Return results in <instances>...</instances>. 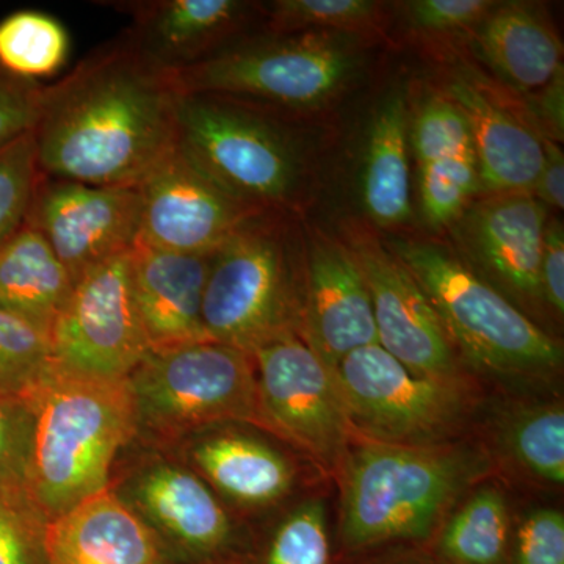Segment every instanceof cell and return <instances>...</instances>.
Returning a JSON list of instances; mask_svg holds the SVG:
<instances>
[{
    "label": "cell",
    "mask_w": 564,
    "mask_h": 564,
    "mask_svg": "<svg viewBox=\"0 0 564 564\" xmlns=\"http://www.w3.org/2000/svg\"><path fill=\"white\" fill-rule=\"evenodd\" d=\"M113 7L132 18L122 35L148 61L173 74L242 43L236 39L254 10L239 0H131Z\"/></svg>",
    "instance_id": "cell-17"
},
{
    "label": "cell",
    "mask_w": 564,
    "mask_h": 564,
    "mask_svg": "<svg viewBox=\"0 0 564 564\" xmlns=\"http://www.w3.org/2000/svg\"><path fill=\"white\" fill-rule=\"evenodd\" d=\"M281 214L256 215L212 254L203 321L214 343L252 356L302 337L306 251Z\"/></svg>",
    "instance_id": "cell-5"
},
{
    "label": "cell",
    "mask_w": 564,
    "mask_h": 564,
    "mask_svg": "<svg viewBox=\"0 0 564 564\" xmlns=\"http://www.w3.org/2000/svg\"><path fill=\"white\" fill-rule=\"evenodd\" d=\"M532 195L551 209L564 207V155L555 141L544 139V163Z\"/></svg>",
    "instance_id": "cell-41"
},
{
    "label": "cell",
    "mask_w": 564,
    "mask_h": 564,
    "mask_svg": "<svg viewBox=\"0 0 564 564\" xmlns=\"http://www.w3.org/2000/svg\"><path fill=\"white\" fill-rule=\"evenodd\" d=\"M74 281L47 240L31 225L0 248V311L51 334Z\"/></svg>",
    "instance_id": "cell-23"
},
{
    "label": "cell",
    "mask_w": 564,
    "mask_h": 564,
    "mask_svg": "<svg viewBox=\"0 0 564 564\" xmlns=\"http://www.w3.org/2000/svg\"><path fill=\"white\" fill-rule=\"evenodd\" d=\"M344 243L369 289L378 344L415 373L463 381L458 355L432 303L403 262L364 226H348Z\"/></svg>",
    "instance_id": "cell-14"
},
{
    "label": "cell",
    "mask_w": 564,
    "mask_h": 564,
    "mask_svg": "<svg viewBox=\"0 0 564 564\" xmlns=\"http://www.w3.org/2000/svg\"><path fill=\"white\" fill-rule=\"evenodd\" d=\"M444 564V563H443Z\"/></svg>",
    "instance_id": "cell-43"
},
{
    "label": "cell",
    "mask_w": 564,
    "mask_h": 564,
    "mask_svg": "<svg viewBox=\"0 0 564 564\" xmlns=\"http://www.w3.org/2000/svg\"><path fill=\"white\" fill-rule=\"evenodd\" d=\"M541 292L545 307L562 321L564 314V228L556 217L547 220L541 254Z\"/></svg>",
    "instance_id": "cell-40"
},
{
    "label": "cell",
    "mask_w": 564,
    "mask_h": 564,
    "mask_svg": "<svg viewBox=\"0 0 564 564\" xmlns=\"http://www.w3.org/2000/svg\"><path fill=\"white\" fill-rule=\"evenodd\" d=\"M252 359L263 426L328 469L340 467L355 432L332 370L300 336L263 345Z\"/></svg>",
    "instance_id": "cell-11"
},
{
    "label": "cell",
    "mask_w": 564,
    "mask_h": 564,
    "mask_svg": "<svg viewBox=\"0 0 564 564\" xmlns=\"http://www.w3.org/2000/svg\"><path fill=\"white\" fill-rule=\"evenodd\" d=\"M563 69L556 74L551 84L545 85L543 95L533 98V110L541 121L545 122L549 135L552 141L563 139Z\"/></svg>",
    "instance_id": "cell-42"
},
{
    "label": "cell",
    "mask_w": 564,
    "mask_h": 564,
    "mask_svg": "<svg viewBox=\"0 0 564 564\" xmlns=\"http://www.w3.org/2000/svg\"><path fill=\"white\" fill-rule=\"evenodd\" d=\"M44 85L0 68V150L33 132Z\"/></svg>",
    "instance_id": "cell-39"
},
{
    "label": "cell",
    "mask_w": 564,
    "mask_h": 564,
    "mask_svg": "<svg viewBox=\"0 0 564 564\" xmlns=\"http://www.w3.org/2000/svg\"><path fill=\"white\" fill-rule=\"evenodd\" d=\"M46 554L50 564H158L150 527L109 489L47 522Z\"/></svg>",
    "instance_id": "cell-20"
},
{
    "label": "cell",
    "mask_w": 564,
    "mask_h": 564,
    "mask_svg": "<svg viewBox=\"0 0 564 564\" xmlns=\"http://www.w3.org/2000/svg\"><path fill=\"white\" fill-rule=\"evenodd\" d=\"M505 452L527 474L547 484L564 481V411L562 404L522 406L505 417Z\"/></svg>",
    "instance_id": "cell-28"
},
{
    "label": "cell",
    "mask_w": 564,
    "mask_h": 564,
    "mask_svg": "<svg viewBox=\"0 0 564 564\" xmlns=\"http://www.w3.org/2000/svg\"><path fill=\"white\" fill-rule=\"evenodd\" d=\"M345 33L306 32L245 40L209 62L176 74L182 93L307 110L328 102L358 69Z\"/></svg>",
    "instance_id": "cell-7"
},
{
    "label": "cell",
    "mask_w": 564,
    "mask_h": 564,
    "mask_svg": "<svg viewBox=\"0 0 564 564\" xmlns=\"http://www.w3.org/2000/svg\"><path fill=\"white\" fill-rule=\"evenodd\" d=\"M488 467V456L473 445L408 447L359 441L340 464L345 547L359 552L425 540L456 497Z\"/></svg>",
    "instance_id": "cell-3"
},
{
    "label": "cell",
    "mask_w": 564,
    "mask_h": 564,
    "mask_svg": "<svg viewBox=\"0 0 564 564\" xmlns=\"http://www.w3.org/2000/svg\"><path fill=\"white\" fill-rule=\"evenodd\" d=\"M51 364L50 336L0 311V397L25 395Z\"/></svg>",
    "instance_id": "cell-31"
},
{
    "label": "cell",
    "mask_w": 564,
    "mask_h": 564,
    "mask_svg": "<svg viewBox=\"0 0 564 564\" xmlns=\"http://www.w3.org/2000/svg\"><path fill=\"white\" fill-rule=\"evenodd\" d=\"M422 215L432 228H452L481 192L475 155L417 166Z\"/></svg>",
    "instance_id": "cell-30"
},
{
    "label": "cell",
    "mask_w": 564,
    "mask_h": 564,
    "mask_svg": "<svg viewBox=\"0 0 564 564\" xmlns=\"http://www.w3.org/2000/svg\"><path fill=\"white\" fill-rule=\"evenodd\" d=\"M273 35L306 32L358 33L380 21V3L369 0H276L265 9Z\"/></svg>",
    "instance_id": "cell-29"
},
{
    "label": "cell",
    "mask_w": 564,
    "mask_h": 564,
    "mask_svg": "<svg viewBox=\"0 0 564 564\" xmlns=\"http://www.w3.org/2000/svg\"><path fill=\"white\" fill-rule=\"evenodd\" d=\"M334 377L361 440L434 447L452 444L470 422L473 399L463 381L415 373L380 344L345 356Z\"/></svg>",
    "instance_id": "cell-8"
},
{
    "label": "cell",
    "mask_w": 564,
    "mask_h": 564,
    "mask_svg": "<svg viewBox=\"0 0 564 564\" xmlns=\"http://www.w3.org/2000/svg\"><path fill=\"white\" fill-rule=\"evenodd\" d=\"M131 251L95 267L74 284L50 334L55 366L85 377L122 380L150 355L133 299Z\"/></svg>",
    "instance_id": "cell-10"
},
{
    "label": "cell",
    "mask_w": 564,
    "mask_h": 564,
    "mask_svg": "<svg viewBox=\"0 0 564 564\" xmlns=\"http://www.w3.org/2000/svg\"><path fill=\"white\" fill-rule=\"evenodd\" d=\"M302 339L333 373L345 356L378 344L372 299L351 251L317 234L306 245Z\"/></svg>",
    "instance_id": "cell-16"
},
{
    "label": "cell",
    "mask_w": 564,
    "mask_h": 564,
    "mask_svg": "<svg viewBox=\"0 0 564 564\" xmlns=\"http://www.w3.org/2000/svg\"><path fill=\"white\" fill-rule=\"evenodd\" d=\"M33 432L32 499L57 518L109 489L111 464L139 429L129 378L85 377L54 362L25 393Z\"/></svg>",
    "instance_id": "cell-2"
},
{
    "label": "cell",
    "mask_w": 564,
    "mask_h": 564,
    "mask_svg": "<svg viewBox=\"0 0 564 564\" xmlns=\"http://www.w3.org/2000/svg\"><path fill=\"white\" fill-rule=\"evenodd\" d=\"M177 148L225 191L262 210L291 209L303 163L278 122L245 102L182 93Z\"/></svg>",
    "instance_id": "cell-6"
},
{
    "label": "cell",
    "mask_w": 564,
    "mask_h": 564,
    "mask_svg": "<svg viewBox=\"0 0 564 564\" xmlns=\"http://www.w3.org/2000/svg\"><path fill=\"white\" fill-rule=\"evenodd\" d=\"M47 522L33 500L0 496V564H50Z\"/></svg>",
    "instance_id": "cell-36"
},
{
    "label": "cell",
    "mask_w": 564,
    "mask_h": 564,
    "mask_svg": "<svg viewBox=\"0 0 564 564\" xmlns=\"http://www.w3.org/2000/svg\"><path fill=\"white\" fill-rule=\"evenodd\" d=\"M389 250L410 270L436 311L456 355L508 381H547L562 370V344L447 245L395 239Z\"/></svg>",
    "instance_id": "cell-4"
},
{
    "label": "cell",
    "mask_w": 564,
    "mask_h": 564,
    "mask_svg": "<svg viewBox=\"0 0 564 564\" xmlns=\"http://www.w3.org/2000/svg\"><path fill=\"white\" fill-rule=\"evenodd\" d=\"M447 93L469 122L481 192L532 193L544 163L540 132L466 77H456Z\"/></svg>",
    "instance_id": "cell-19"
},
{
    "label": "cell",
    "mask_w": 564,
    "mask_h": 564,
    "mask_svg": "<svg viewBox=\"0 0 564 564\" xmlns=\"http://www.w3.org/2000/svg\"><path fill=\"white\" fill-rule=\"evenodd\" d=\"M40 176L33 132L0 150V248L28 220Z\"/></svg>",
    "instance_id": "cell-34"
},
{
    "label": "cell",
    "mask_w": 564,
    "mask_h": 564,
    "mask_svg": "<svg viewBox=\"0 0 564 564\" xmlns=\"http://www.w3.org/2000/svg\"><path fill=\"white\" fill-rule=\"evenodd\" d=\"M513 564H564V514L540 508L522 519L511 544Z\"/></svg>",
    "instance_id": "cell-38"
},
{
    "label": "cell",
    "mask_w": 564,
    "mask_h": 564,
    "mask_svg": "<svg viewBox=\"0 0 564 564\" xmlns=\"http://www.w3.org/2000/svg\"><path fill=\"white\" fill-rule=\"evenodd\" d=\"M193 462L218 491L252 507L276 502L293 485L291 463L270 445L242 434L207 437L193 448Z\"/></svg>",
    "instance_id": "cell-25"
},
{
    "label": "cell",
    "mask_w": 564,
    "mask_h": 564,
    "mask_svg": "<svg viewBox=\"0 0 564 564\" xmlns=\"http://www.w3.org/2000/svg\"><path fill=\"white\" fill-rule=\"evenodd\" d=\"M411 144L417 166L475 155L469 122L447 96H429L422 102L411 122Z\"/></svg>",
    "instance_id": "cell-32"
},
{
    "label": "cell",
    "mask_w": 564,
    "mask_h": 564,
    "mask_svg": "<svg viewBox=\"0 0 564 564\" xmlns=\"http://www.w3.org/2000/svg\"><path fill=\"white\" fill-rule=\"evenodd\" d=\"M547 220L532 193H499L470 203L451 228L459 258L533 322L545 311L540 270Z\"/></svg>",
    "instance_id": "cell-13"
},
{
    "label": "cell",
    "mask_w": 564,
    "mask_h": 564,
    "mask_svg": "<svg viewBox=\"0 0 564 564\" xmlns=\"http://www.w3.org/2000/svg\"><path fill=\"white\" fill-rule=\"evenodd\" d=\"M182 91L121 35L44 85L33 128L41 174L135 187L176 147Z\"/></svg>",
    "instance_id": "cell-1"
},
{
    "label": "cell",
    "mask_w": 564,
    "mask_h": 564,
    "mask_svg": "<svg viewBox=\"0 0 564 564\" xmlns=\"http://www.w3.org/2000/svg\"><path fill=\"white\" fill-rule=\"evenodd\" d=\"M129 381L139 423L165 436L223 422L263 426L254 359L228 345L151 351Z\"/></svg>",
    "instance_id": "cell-9"
},
{
    "label": "cell",
    "mask_w": 564,
    "mask_h": 564,
    "mask_svg": "<svg viewBox=\"0 0 564 564\" xmlns=\"http://www.w3.org/2000/svg\"><path fill=\"white\" fill-rule=\"evenodd\" d=\"M33 432L24 397H0V496L32 499Z\"/></svg>",
    "instance_id": "cell-33"
},
{
    "label": "cell",
    "mask_w": 564,
    "mask_h": 564,
    "mask_svg": "<svg viewBox=\"0 0 564 564\" xmlns=\"http://www.w3.org/2000/svg\"><path fill=\"white\" fill-rule=\"evenodd\" d=\"M214 252L188 254L141 243L132 248L133 299L151 351L214 343L203 321L204 289Z\"/></svg>",
    "instance_id": "cell-18"
},
{
    "label": "cell",
    "mask_w": 564,
    "mask_h": 564,
    "mask_svg": "<svg viewBox=\"0 0 564 564\" xmlns=\"http://www.w3.org/2000/svg\"><path fill=\"white\" fill-rule=\"evenodd\" d=\"M69 50L62 22L43 11H14L0 21V68L21 79L54 76L68 61Z\"/></svg>",
    "instance_id": "cell-27"
},
{
    "label": "cell",
    "mask_w": 564,
    "mask_h": 564,
    "mask_svg": "<svg viewBox=\"0 0 564 564\" xmlns=\"http://www.w3.org/2000/svg\"><path fill=\"white\" fill-rule=\"evenodd\" d=\"M408 132L406 102L393 93L370 122L361 173L364 209L380 228H395L411 218Z\"/></svg>",
    "instance_id": "cell-24"
},
{
    "label": "cell",
    "mask_w": 564,
    "mask_h": 564,
    "mask_svg": "<svg viewBox=\"0 0 564 564\" xmlns=\"http://www.w3.org/2000/svg\"><path fill=\"white\" fill-rule=\"evenodd\" d=\"M140 196L137 243L159 250L214 252L262 209L240 202L176 147L135 185Z\"/></svg>",
    "instance_id": "cell-12"
},
{
    "label": "cell",
    "mask_w": 564,
    "mask_h": 564,
    "mask_svg": "<svg viewBox=\"0 0 564 564\" xmlns=\"http://www.w3.org/2000/svg\"><path fill=\"white\" fill-rule=\"evenodd\" d=\"M474 44L481 61L518 91L541 90L563 69L562 41L530 3H496L475 29Z\"/></svg>",
    "instance_id": "cell-21"
},
{
    "label": "cell",
    "mask_w": 564,
    "mask_h": 564,
    "mask_svg": "<svg viewBox=\"0 0 564 564\" xmlns=\"http://www.w3.org/2000/svg\"><path fill=\"white\" fill-rule=\"evenodd\" d=\"M497 2L491 0H414L404 3V20L425 35L475 31Z\"/></svg>",
    "instance_id": "cell-37"
},
{
    "label": "cell",
    "mask_w": 564,
    "mask_h": 564,
    "mask_svg": "<svg viewBox=\"0 0 564 564\" xmlns=\"http://www.w3.org/2000/svg\"><path fill=\"white\" fill-rule=\"evenodd\" d=\"M135 499L159 529L193 552L210 554L231 536V521L202 478L182 467L144 474Z\"/></svg>",
    "instance_id": "cell-22"
},
{
    "label": "cell",
    "mask_w": 564,
    "mask_h": 564,
    "mask_svg": "<svg viewBox=\"0 0 564 564\" xmlns=\"http://www.w3.org/2000/svg\"><path fill=\"white\" fill-rule=\"evenodd\" d=\"M328 521L322 502L300 505L270 541L265 564H329Z\"/></svg>",
    "instance_id": "cell-35"
},
{
    "label": "cell",
    "mask_w": 564,
    "mask_h": 564,
    "mask_svg": "<svg viewBox=\"0 0 564 564\" xmlns=\"http://www.w3.org/2000/svg\"><path fill=\"white\" fill-rule=\"evenodd\" d=\"M28 225L51 245L74 284L139 240L137 187H104L41 174Z\"/></svg>",
    "instance_id": "cell-15"
},
{
    "label": "cell",
    "mask_w": 564,
    "mask_h": 564,
    "mask_svg": "<svg viewBox=\"0 0 564 564\" xmlns=\"http://www.w3.org/2000/svg\"><path fill=\"white\" fill-rule=\"evenodd\" d=\"M511 521L505 494L477 489L444 527L437 543L444 564H508Z\"/></svg>",
    "instance_id": "cell-26"
}]
</instances>
